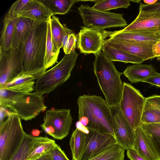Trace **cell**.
Here are the masks:
<instances>
[{"mask_svg": "<svg viewBox=\"0 0 160 160\" xmlns=\"http://www.w3.org/2000/svg\"><path fill=\"white\" fill-rule=\"evenodd\" d=\"M72 121L70 109H50L46 111L40 127L46 134L61 140L68 135Z\"/></svg>", "mask_w": 160, "mask_h": 160, "instance_id": "cell-9", "label": "cell"}, {"mask_svg": "<svg viewBox=\"0 0 160 160\" xmlns=\"http://www.w3.org/2000/svg\"><path fill=\"white\" fill-rule=\"evenodd\" d=\"M50 18L47 21L48 30L45 58V67L47 69L58 62L59 54L55 51L52 36Z\"/></svg>", "mask_w": 160, "mask_h": 160, "instance_id": "cell-29", "label": "cell"}, {"mask_svg": "<svg viewBox=\"0 0 160 160\" xmlns=\"http://www.w3.org/2000/svg\"><path fill=\"white\" fill-rule=\"evenodd\" d=\"M36 78V76L33 75L22 73L3 87L0 88L21 93H31L35 91Z\"/></svg>", "mask_w": 160, "mask_h": 160, "instance_id": "cell-21", "label": "cell"}, {"mask_svg": "<svg viewBox=\"0 0 160 160\" xmlns=\"http://www.w3.org/2000/svg\"><path fill=\"white\" fill-rule=\"evenodd\" d=\"M50 24L55 50L56 53L59 54L64 36L68 33L73 32V31L68 28L65 24H62L58 18L55 15L51 18Z\"/></svg>", "mask_w": 160, "mask_h": 160, "instance_id": "cell-25", "label": "cell"}, {"mask_svg": "<svg viewBox=\"0 0 160 160\" xmlns=\"http://www.w3.org/2000/svg\"><path fill=\"white\" fill-rule=\"evenodd\" d=\"M135 133L133 149L146 160H160L152 136L140 126L135 130Z\"/></svg>", "mask_w": 160, "mask_h": 160, "instance_id": "cell-14", "label": "cell"}, {"mask_svg": "<svg viewBox=\"0 0 160 160\" xmlns=\"http://www.w3.org/2000/svg\"><path fill=\"white\" fill-rule=\"evenodd\" d=\"M17 17L11 48L21 50L35 26L42 22L23 17Z\"/></svg>", "mask_w": 160, "mask_h": 160, "instance_id": "cell-18", "label": "cell"}, {"mask_svg": "<svg viewBox=\"0 0 160 160\" xmlns=\"http://www.w3.org/2000/svg\"><path fill=\"white\" fill-rule=\"evenodd\" d=\"M0 122H2L9 115L11 112L7 109L0 107Z\"/></svg>", "mask_w": 160, "mask_h": 160, "instance_id": "cell-42", "label": "cell"}, {"mask_svg": "<svg viewBox=\"0 0 160 160\" xmlns=\"http://www.w3.org/2000/svg\"><path fill=\"white\" fill-rule=\"evenodd\" d=\"M21 120L11 112L0 122V160H11L21 144L26 133Z\"/></svg>", "mask_w": 160, "mask_h": 160, "instance_id": "cell-5", "label": "cell"}, {"mask_svg": "<svg viewBox=\"0 0 160 160\" xmlns=\"http://www.w3.org/2000/svg\"><path fill=\"white\" fill-rule=\"evenodd\" d=\"M130 5L128 0H98L92 7L102 11H109L118 8H127Z\"/></svg>", "mask_w": 160, "mask_h": 160, "instance_id": "cell-30", "label": "cell"}, {"mask_svg": "<svg viewBox=\"0 0 160 160\" xmlns=\"http://www.w3.org/2000/svg\"><path fill=\"white\" fill-rule=\"evenodd\" d=\"M30 0H18L15 2L11 6L8 13L12 16L16 15L24 10Z\"/></svg>", "mask_w": 160, "mask_h": 160, "instance_id": "cell-35", "label": "cell"}, {"mask_svg": "<svg viewBox=\"0 0 160 160\" xmlns=\"http://www.w3.org/2000/svg\"><path fill=\"white\" fill-rule=\"evenodd\" d=\"M79 54L75 50L65 55L55 66L37 77L35 92L42 96L63 84L70 77Z\"/></svg>", "mask_w": 160, "mask_h": 160, "instance_id": "cell-4", "label": "cell"}, {"mask_svg": "<svg viewBox=\"0 0 160 160\" xmlns=\"http://www.w3.org/2000/svg\"><path fill=\"white\" fill-rule=\"evenodd\" d=\"M77 36L73 32L68 33L64 36L62 48L65 55H69L75 51Z\"/></svg>", "mask_w": 160, "mask_h": 160, "instance_id": "cell-32", "label": "cell"}, {"mask_svg": "<svg viewBox=\"0 0 160 160\" xmlns=\"http://www.w3.org/2000/svg\"><path fill=\"white\" fill-rule=\"evenodd\" d=\"M104 42L111 46L136 56L144 61L155 58L152 50L154 44H152L124 42L110 38Z\"/></svg>", "mask_w": 160, "mask_h": 160, "instance_id": "cell-16", "label": "cell"}, {"mask_svg": "<svg viewBox=\"0 0 160 160\" xmlns=\"http://www.w3.org/2000/svg\"><path fill=\"white\" fill-rule=\"evenodd\" d=\"M34 136L26 133L18 148L11 160H26L32 144Z\"/></svg>", "mask_w": 160, "mask_h": 160, "instance_id": "cell-31", "label": "cell"}, {"mask_svg": "<svg viewBox=\"0 0 160 160\" xmlns=\"http://www.w3.org/2000/svg\"><path fill=\"white\" fill-rule=\"evenodd\" d=\"M48 154L52 160H69L60 146L56 143Z\"/></svg>", "mask_w": 160, "mask_h": 160, "instance_id": "cell-36", "label": "cell"}, {"mask_svg": "<svg viewBox=\"0 0 160 160\" xmlns=\"http://www.w3.org/2000/svg\"><path fill=\"white\" fill-rule=\"evenodd\" d=\"M84 26L103 31L106 28L124 27L127 23L123 14L98 10L87 5L78 8Z\"/></svg>", "mask_w": 160, "mask_h": 160, "instance_id": "cell-7", "label": "cell"}, {"mask_svg": "<svg viewBox=\"0 0 160 160\" xmlns=\"http://www.w3.org/2000/svg\"><path fill=\"white\" fill-rule=\"evenodd\" d=\"M17 18L8 13L4 18L0 39V48L4 50L8 51L12 47Z\"/></svg>", "mask_w": 160, "mask_h": 160, "instance_id": "cell-24", "label": "cell"}, {"mask_svg": "<svg viewBox=\"0 0 160 160\" xmlns=\"http://www.w3.org/2000/svg\"><path fill=\"white\" fill-rule=\"evenodd\" d=\"M0 48V88H2L23 73V66L21 50Z\"/></svg>", "mask_w": 160, "mask_h": 160, "instance_id": "cell-10", "label": "cell"}, {"mask_svg": "<svg viewBox=\"0 0 160 160\" xmlns=\"http://www.w3.org/2000/svg\"><path fill=\"white\" fill-rule=\"evenodd\" d=\"M152 50L153 54L155 58L160 60V40L153 45Z\"/></svg>", "mask_w": 160, "mask_h": 160, "instance_id": "cell-41", "label": "cell"}, {"mask_svg": "<svg viewBox=\"0 0 160 160\" xmlns=\"http://www.w3.org/2000/svg\"><path fill=\"white\" fill-rule=\"evenodd\" d=\"M36 160H52L49 154L46 155Z\"/></svg>", "mask_w": 160, "mask_h": 160, "instance_id": "cell-46", "label": "cell"}, {"mask_svg": "<svg viewBox=\"0 0 160 160\" xmlns=\"http://www.w3.org/2000/svg\"><path fill=\"white\" fill-rule=\"evenodd\" d=\"M114 136L117 144L125 150L133 149L135 133L126 119L119 106L110 107Z\"/></svg>", "mask_w": 160, "mask_h": 160, "instance_id": "cell-11", "label": "cell"}, {"mask_svg": "<svg viewBox=\"0 0 160 160\" xmlns=\"http://www.w3.org/2000/svg\"><path fill=\"white\" fill-rule=\"evenodd\" d=\"M47 108L42 96L34 92L29 93L18 92L6 108L16 113L21 119L27 121L35 118Z\"/></svg>", "mask_w": 160, "mask_h": 160, "instance_id": "cell-8", "label": "cell"}, {"mask_svg": "<svg viewBox=\"0 0 160 160\" xmlns=\"http://www.w3.org/2000/svg\"><path fill=\"white\" fill-rule=\"evenodd\" d=\"M108 37L118 41L155 44L160 40V33L149 32H108Z\"/></svg>", "mask_w": 160, "mask_h": 160, "instance_id": "cell-17", "label": "cell"}, {"mask_svg": "<svg viewBox=\"0 0 160 160\" xmlns=\"http://www.w3.org/2000/svg\"><path fill=\"white\" fill-rule=\"evenodd\" d=\"M77 104L78 121L88 129L114 136L110 107L102 97L83 94L78 97Z\"/></svg>", "mask_w": 160, "mask_h": 160, "instance_id": "cell-1", "label": "cell"}, {"mask_svg": "<svg viewBox=\"0 0 160 160\" xmlns=\"http://www.w3.org/2000/svg\"><path fill=\"white\" fill-rule=\"evenodd\" d=\"M48 30L47 21L35 26L21 50L23 73L36 77L46 71L45 58Z\"/></svg>", "mask_w": 160, "mask_h": 160, "instance_id": "cell-3", "label": "cell"}, {"mask_svg": "<svg viewBox=\"0 0 160 160\" xmlns=\"http://www.w3.org/2000/svg\"><path fill=\"white\" fill-rule=\"evenodd\" d=\"M125 149L116 144L88 160H124Z\"/></svg>", "mask_w": 160, "mask_h": 160, "instance_id": "cell-28", "label": "cell"}, {"mask_svg": "<svg viewBox=\"0 0 160 160\" xmlns=\"http://www.w3.org/2000/svg\"><path fill=\"white\" fill-rule=\"evenodd\" d=\"M153 140L160 157V138L152 136Z\"/></svg>", "mask_w": 160, "mask_h": 160, "instance_id": "cell-44", "label": "cell"}, {"mask_svg": "<svg viewBox=\"0 0 160 160\" xmlns=\"http://www.w3.org/2000/svg\"><path fill=\"white\" fill-rule=\"evenodd\" d=\"M84 152L80 160H88L107 148L117 143L114 136L88 129Z\"/></svg>", "mask_w": 160, "mask_h": 160, "instance_id": "cell-13", "label": "cell"}, {"mask_svg": "<svg viewBox=\"0 0 160 160\" xmlns=\"http://www.w3.org/2000/svg\"><path fill=\"white\" fill-rule=\"evenodd\" d=\"M119 107L132 128L135 130L140 125L146 98L130 84L124 82Z\"/></svg>", "mask_w": 160, "mask_h": 160, "instance_id": "cell-6", "label": "cell"}, {"mask_svg": "<svg viewBox=\"0 0 160 160\" xmlns=\"http://www.w3.org/2000/svg\"><path fill=\"white\" fill-rule=\"evenodd\" d=\"M56 144L54 140L47 137H34L26 160H36L48 154Z\"/></svg>", "mask_w": 160, "mask_h": 160, "instance_id": "cell-22", "label": "cell"}, {"mask_svg": "<svg viewBox=\"0 0 160 160\" xmlns=\"http://www.w3.org/2000/svg\"><path fill=\"white\" fill-rule=\"evenodd\" d=\"M52 15L41 0H30L26 8L16 15L40 22H47Z\"/></svg>", "mask_w": 160, "mask_h": 160, "instance_id": "cell-19", "label": "cell"}, {"mask_svg": "<svg viewBox=\"0 0 160 160\" xmlns=\"http://www.w3.org/2000/svg\"><path fill=\"white\" fill-rule=\"evenodd\" d=\"M140 12H160V0L152 5H149L141 3L139 7Z\"/></svg>", "mask_w": 160, "mask_h": 160, "instance_id": "cell-38", "label": "cell"}, {"mask_svg": "<svg viewBox=\"0 0 160 160\" xmlns=\"http://www.w3.org/2000/svg\"><path fill=\"white\" fill-rule=\"evenodd\" d=\"M141 1V0H130V1L133 2H135L139 3Z\"/></svg>", "mask_w": 160, "mask_h": 160, "instance_id": "cell-47", "label": "cell"}, {"mask_svg": "<svg viewBox=\"0 0 160 160\" xmlns=\"http://www.w3.org/2000/svg\"><path fill=\"white\" fill-rule=\"evenodd\" d=\"M120 32H149L160 33V12H139L136 18Z\"/></svg>", "mask_w": 160, "mask_h": 160, "instance_id": "cell-15", "label": "cell"}, {"mask_svg": "<svg viewBox=\"0 0 160 160\" xmlns=\"http://www.w3.org/2000/svg\"><path fill=\"white\" fill-rule=\"evenodd\" d=\"M140 126L152 136L160 138V123L142 124Z\"/></svg>", "mask_w": 160, "mask_h": 160, "instance_id": "cell-37", "label": "cell"}, {"mask_svg": "<svg viewBox=\"0 0 160 160\" xmlns=\"http://www.w3.org/2000/svg\"><path fill=\"white\" fill-rule=\"evenodd\" d=\"M157 123H160V117L155 113L144 107L140 125Z\"/></svg>", "mask_w": 160, "mask_h": 160, "instance_id": "cell-34", "label": "cell"}, {"mask_svg": "<svg viewBox=\"0 0 160 160\" xmlns=\"http://www.w3.org/2000/svg\"><path fill=\"white\" fill-rule=\"evenodd\" d=\"M142 82L160 88V73H158L156 75L149 77L144 80Z\"/></svg>", "mask_w": 160, "mask_h": 160, "instance_id": "cell-39", "label": "cell"}, {"mask_svg": "<svg viewBox=\"0 0 160 160\" xmlns=\"http://www.w3.org/2000/svg\"><path fill=\"white\" fill-rule=\"evenodd\" d=\"M86 134L77 128L73 132L69 141L72 160H80L85 146Z\"/></svg>", "mask_w": 160, "mask_h": 160, "instance_id": "cell-26", "label": "cell"}, {"mask_svg": "<svg viewBox=\"0 0 160 160\" xmlns=\"http://www.w3.org/2000/svg\"><path fill=\"white\" fill-rule=\"evenodd\" d=\"M49 9L52 16L67 13L75 3L82 0H41Z\"/></svg>", "mask_w": 160, "mask_h": 160, "instance_id": "cell-27", "label": "cell"}, {"mask_svg": "<svg viewBox=\"0 0 160 160\" xmlns=\"http://www.w3.org/2000/svg\"><path fill=\"white\" fill-rule=\"evenodd\" d=\"M127 154L128 158L131 160H146L139 155L133 149L127 150Z\"/></svg>", "mask_w": 160, "mask_h": 160, "instance_id": "cell-40", "label": "cell"}, {"mask_svg": "<svg viewBox=\"0 0 160 160\" xmlns=\"http://www.w3.org/2000/svg\"><path fill=\"white\" fill-rule=\"evenodd\" d=\"M144 107L155 113L160 118V95H153L146 98Z\"/></svg>", "mask_w": 160, "mask_h": 160, "instance_id": "cell-33", "label": "cell"}, {"mask_svg": "<svg viewBox=\"0 0 160 160\" xmlns=\"http://www.w3.org/2000/svg\"><path fill=\"white\" fill-rule=\"evenodd\" d=\"M93 62L94 72L107 104L110 107L119 106L121 99L123 84L112 61L102 51L96 54Z\"/></svg>", "mask_w": 160, "mask_h": 160, "instance_id": "cell-2", "label": "cell"}, {"mask_svg": "<svg viewBox=\"0 0 160 160\" xmlns=\"http://www.w3.org/2000/svg\"><path fill=\"white\" fill-rule=\"evenodd\" d=\"M76 128L82 131L86 134H88L89 132V129L85 126L83 125L79 121L76 123Z\"/></svg>", "mask_w": 160, "mask_h": 160, "instance_id": "cell-43", "label": "cell"}, {"mask_svg": "<svg viewBox=\"0 0 160 160\" xmlns=\"http://www.w3.org/2000/svg\"><path fill=\"white\" fill-rule=\"evenodd\" d=\"M158 73L152 65L139 63L128 66L122 74L131 83H134L142 82L144 80Z\"/></svg>", "mask_w": 160, "mask_h": 160, "instance_id": "cell-20", "label": "cell"}, {"mask_svg": "<svg viewBox=\"0 0 160 160\" xmlns=\"http://www.w3.org/2000/svg\"><path fill=\"white\" fill-rule=\"evenodd\" d=\"M158 0H144L143 2L147 4L151 5L156 3Z\"/></svg>", "mask_w": 160, "mask_h": 160, "instance_id": "cell-45", "label": "cell"}, {"mask_svg": "<svg viewBox=\"0 0 160 160\" xmlns=\"http://www.w3.org/2000/svg\"><path fill=\"white\" fill-rule=\"evenodd\" d=\"M77 38V47L81 53L96 54L101 50L108 31L81 27Z\"/></svg>", "mask_w": 160, "mask_h": 160, "instance_id": "cell-12", "label": "cell"}, {"mask_svg": "<svg viewBox=\"0 0 160 160\" xmlns=\"http://www.w3.org/2000/svg\"><path fill=\"white\" fill-rule=\"evenodd\" d=\"M101 50L111 61H120L125 63H141L142 59L122 50L115 48L104 42Z\"/></svg>", "mask_w": 160, "mask_h": 160, "instance_id": "cell-23", "label": "cell"}]
</instances>
